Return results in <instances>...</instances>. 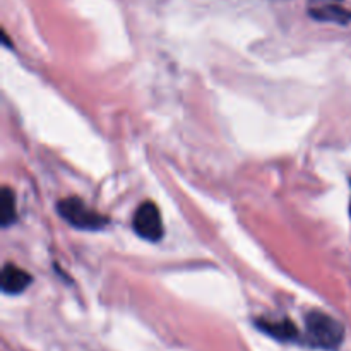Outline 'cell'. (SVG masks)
I'll return each mask as SVG.
<instances>
[{
  "label": "cell",
  "mask_w": 351,
  "mask_h": 351,
  "mask_svg": "<svg viewBox=\"0 0 351 351\" xmlns=\"http://www.w3.org/2000/svg\"><path fill=\"white\" fill-rule=\"evenodd\" d=\"M134 232L147 242H160L165 235L163 219L161 213L154 202L146 201L136 209V215L132 219Z\"/></svg>",
  "instance_id": "3957f363"
},
{
  "label": "cell",
  "mask_w": 351,
  "mask_h": 351,
  "mask_svg": "<svg viewBox=\"0 0 351 351\" xmlns=\"http://www.w3.org/2000/svg\"><path fill=\"white\" fill-rule=\"evenodd\" d=\"M308 16L315 21H321V23H335L341 24V26L351 23V10L335 2H326L317 7H312L308 10Z\"/></svg>",
  "instance_id": "8992f818"
},
{
  "label": "cell",
  "mask_w": 351,
  "mask_h": 351,
  "mask_svg": "<svg viewBox=\"0 0 351 351\" xmlns=\"http://www.w3.org/2000/svg\"><path fill=\"white\" fill-rule=\"evenodd\" d=\"M257 329H261L263 332H266L271 338L278 339V341L290 343L298 339V328L295 326V322H291L290 319H281V321H271V319H259L256 321Z\"/></svg>",
  "instance_id": "5b68a950"
},
{
  "label": "cell",
  "mask_w": 351,
  "mask_h": 351,
  "mask_svg": "<svg viewBox=\"0 0 351 351\" xmlns=\"http://www.w3.org/2000/svg\"><path fill=\"white\" fill-rule=\"evenodd\" d=\"M31 274L27 271H24L23 267L16 266L12 263H7L2 267V278H0V287L2 291L7 295H19L23 291H26L29 288Z\"/></svg>",
  "instance_id": "277c9868"
},
{
  "label": "cell",
  "mask_w": 351,
  "mask_h": 351,
  "mask_svg": "<svg viewBox=\"0 0 351 351\" xmlns=\"http://www.w3.org/2000/svg\"><path fill=\"white\" fill-rule=\"evenodd\" d=\"M350 215H351V204H350Z\"/></svg>",
  "instance_id": "ba28073f"
},
{
  "label": "cell",
  "mask_w": 351,
  "mask_h": 351,
  "mask_svg": "<svg viewBox=\"0 0 351 351\" xmlns=\"http://www.w3.org/2000/svg\"><path fill=\"white\" fill-rule=\"evenodd\" d=\"M57 211L64 221L84 232H98L108 225V218L89 208L82 199L65 197L57 204Z\"/></svg>",
  "instance_id": "7a4b0ae2"
},
{
  "label": "cell",
  "mask_w": 351,
  "mask_h": 351,
  "mask_svg": "<svg viewBox=\"0 0 351 351\" xmlns=\"http://www.w3.org/2000/svg\"><path fill=\"white\" fill-rule=\"evenodd\" d=\"M17 219V208H16V195L9 187L2 189L0 194V225L2 228H9Z\"/></svg>",
  "instance_id": "52a82bcc"
},
{
  "label": "cell",
  "mask_w": 351,
  "mask_h": 351,
  "mask_svg": "<svg viewBox=\"0 0 351 351\" xmlns=\"http://www.w3.org/2000/svg\"><path fill=\"white\" fill-rule=\"evenodd\" d=\"M305 338L314 348L336 351L345 341V326L324 312H311L305 317Z\"/></svg>",
  "instance_id": "6da1fadb"
}]
</instances>
